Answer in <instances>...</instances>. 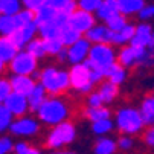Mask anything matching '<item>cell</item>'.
I'll list each match as a JSON object with an SVG mask.
<instances>
[{"instance_id":"obj_1","label":"cell","mask_w":154,"mask_h":154,"mask_svg":"<svg viewBox=\"0 0 154 154\" xmlns=\"http://www.w3.org/2000/svg\"><path fill=\"white\" fill-rule=\"evenodd\" d=\"M70 115L72 110L69 102L58 96H48L46 101L35 112V118L38 119V122L49 128L66 121H70Z\"/></svg>"},{"instance_id":"obj_2","label":"cell","mask_w":154,"mask_h":154,"mask_svg":"<svg viewBox=\"0 0 154 154\" xmlns=\"http://www.w3.org/2000/svg\"><path fill=\"white\" fill-rule=\"evenodd\" d=\"M38 84L48 96H61L69 90V72L57 66H46L38 72Z\"/></svg>"},{"instance_id":"obj_3","label":"cell","mask_w":154,"mask_h":154,"mask_svg":"<svg viewBox=\"0 0 154 154\" xmlns=\"http://www.w3.org/2000/svg\"><path fill=\"white\" fill-rule=\"evenodd\" d=\"M113 124H115V128L121 133V136L133 137L136 134H140L145 130V124L142 121L139 110L133 105L119 107L115 112Z\"/></svg>"},{"instance_id":"obj_4","label":"cell","mask_w":154,"mask_h":154,"mask_svg":"<svg viewBox=\"0 0 154 154\" xmlns=\"http://www.w3.org/2000/svg\"><path fill=\"white\" fill-rule=\"evenodd\" d=\"M76 136H78L76 125L72 121H66L63 124H58L49 128L48 134L45 137V145L46 148L52 151L63 149V148H67L69 145H72L76 140Z\"/></svg>"},{"instance_id":"obj_5","label":"cell","mask_w":154,"mask_h":154,"mask_svg":"<svg viewBox=\"0 0 154 154\" xmlns=\"http://www.w3.org/2000/svg\"><path fill=\"white\" fill-rule=\"evenodd\" d=\"M67 72H69V89H72L79 95H89L90 92H93V87L96 84L93 81V73L87 61L82 64L70 66Z\"/></svg>"},{"instance_id":"obj_6","label":"cell","mask_w":154,"mask_h":154,"mask_svg":"<svg viewBox=\"0 0 154 154\" xmlns=\"http://www.w3.org/2000/svg\"><path fill=\"white\" fill-rule=\"evenodd\" d=\"M116 63V49L112 45H92L87 64L90 66V69L98 70L105 75L107 69L112 67Z\"/></svg>"},{"instance_id":"obj_7","label":"cell","mask_w":154,"mask_h":154,"mask_svg":"<svg viewBox=\"0 0 154 154\" xmlns=\"http://www.w3.org/2000/svg\"><path fill=\"white\" fill-rule=\"evenodd\" d=\"M8 70L11 72V75H20V76H32L34 79L38 78V61L29 55L25 49L17 51V54L14 55V58L8 63Z\"/></svg>"},{"instance_id":"obj_8","label":"cell","mask_w":154,"mask_h":154,"mask_svg":"<svg viewBox=\"0 0 154 154\" xmlns=\"http://www.w3.org/2000/svg\"><path fill=\"white\" fill-rule=\"evenodd\" d=\"M41 131V124L34 115H25L20 118H14L11 127H9V136L11 137H20V139H32L37 137Z\"/></svg>"},{"instance_id":"obj_9","label":"cell","mask_w":154,"mask_h":154,"mask_svg":"<svg viewBox=\"0 0 154 154\" xmlns=\"http://www.w3.org/2000/svg\"><path fill=\"white\" fill-rule=\"evenodd\" d=\"M66 23H67L72 29H75L78 34L84 35L85 32H89L95 25H96V18L93 14H89L85 11H81V9H75L69 17L66 20Z\"/></svg>"},{"instance_id":"obj_10","label":"cell","mask_w":154,"mask_h":154,"mask_svg":"<svg viewBox=\"0 0 154 154\" xmlns=\"http://www.w3.org/2000/svg\"><path fill=\"white\" fill-rule=\"evenodd\" d=\"M90 43L87 41L84 37H81L78 41H75L73 45H70L69 48H66V54H67V61L70 66H76V64H82L89 58V52H90Z\"/></svg>"},{"instance_id":"obj_11","label":"cell","mask_w":154,"mask_h":154,"mask_svg":"<svg viewBox=\"0 0 154 154\" xmlns=\"http://www.w3.org/2000/svg\"><path fill=\"white\" fill-rule=\"evenodd\" d=\"M143 51L145 49H137V48H133L130 45L122 46L119 51H116V63L127 70L130 67H137Z\"/></svg>"},{"instance_id":"obj_12","label":"cell","mask_w":154,"mask_h":154,"mask_svg":"<svg viewBox=\"0 0 154 154\" xmlns=\"http://www.w3.org/2000/svg\"><path fill=\"white\" fill-rule=\"evenodd\" d=\"M3 105L8 112L12 115V118H20L29 115V105H28V99L23 95H18L11 92L9 96L3 101Z\"/></svg>"},{"instance_id":"obj_13","label":"cell","mask_w":154,"mask_h":154,"mask_svg":"<svg viewBox=\"0 0 154 154\" xmlns=\"http://www.w3.org/2000/svg\"><path fill=\"white\" fill-rule=\"evenodd\" d=\"M66 20H67V18L58 12L57 18L48 21V23H45V25H38V26H37V35H38V38H41V40L58 38L60 29H61L63 25L66 23Z\"/></svg>"},{"instance_id":"obj_14","label":"cell","mask_w":154,"mask_h":154,"mask_svg":"<svg viewBox=\"0 0 154 154\" xmlns=\"http://www.w3.org/2000/svg\"><path fill=\"white\" fill-rule=\"evenodd\" d=\"M152 32H154V29L149 23L140 21L139 25L134 26V35H133V40H131L130 46L137 48V49H148Z\"/></svg>"},{"instance_id":"obj_15","label":"cell","mask_w":154,"mask_h":154,"mask_svg":"<svg viewBox=\"0 0 154 154\" xmlns=\"http://www.w3.org/2000/svg\"><path fill=\"white\" fill-rule=\"evenodd\" d=\"M37 37V23L23 26V28H17L15 32L9 37L11 41L14 43V46L17 48V51H21L28 46V43L32 41Z\"/></svg>"},{"instance_id":"obj_16","label":"cell","mask_w":154,"mask_h":154,"mask_svg":"<svg viewBox=\"0 0 154 154\" xmlns=\"http://www.w3.org/2000/svg\"><path fill=\"white\" fill-rule=\"evenodd\" d=\"M112 35L113 32L104 23H96L89 32L84 34V38L90 45H112Z\"/></svg>"},{"instance_id":"obj_17","label":"cell","mask_w":154,"mask_h":154,"mask_svg":"<svg viewBox=\"0 0 154 154\" xmlns=\"http://www.w3.org/2000/svg\"><path fill=\"white\" fill-rule=\"evenodd\" d=\"M8 81L11 85V92L23 96H28L29 92L34 89V85L37 84V81L32 76H20V75H11Z\"/></svg>"},{"instance_id":"obj_18","label":"cell","mask_w":154,"mask_h":154,"mask_svg":"<svg viewBox=\"0 0 154 154\" xmlns=\"http://www.w3.org/2000/svg\"><path fill=\"white\" fill-rule=\"evenodd\" d=\"M98 95L102 101V104L105 107H108L110 104H113L118 98H119V87L108 82V81H102L98 84Z\"/></svg>"},{"instance_id":"obj_19","label":"cell","mask_w":154,"mask_h":154,"mask_svg":"<svg viewBox=\"0 0 154 154\" xmlns=\"http://www.w3.org/2000/svg\"><path fill=\"white\" fill-rule=\"evenodd\" d=\"M145 3H146L145 0H116L118 12L121 15L127 17V18L133 17V15H137Z\"/></svg>"},{"instance_id":"obj_20","label":"cell","mask_w":154,"mask_h":154,"mask_svg":"<svg viewBox=\"0 0 154 154\" xmlns=\"http://www.w3.org/2000/svg\"><path fill=\"white\" fill-rule=\"evenodd\" d=\"M137 110L142 116L145 127H152L154 125V95L152 93L146 95L140 101V105H139Z\"/></svg>"},{"instance_id":"obj_21","label":"cell","mask_w":154,"mask_h":154,"mask_svg":"<svg viewBox=\"0 0 154 154\" xmlns=\"http://www.w3.org/2000/svg\"><path fill=\"white\" fill-rule=\"evenodd\" d=\"M134 26L133 23H128L118 32H113L112 35V46H128L131 40H133V35H134Z\"/></svg>"},{"instance_id":"obj_22","label":"cell","mask_w":154,"mask_h":154,"mask_svg":"<svg viewBox=\"0 0 154 154\" xmlns=\"http://www.w3.org/2000/svg\"><path fill=\"white\" fill-rule=\"evenodd\" d=\"M46 98H48V93H46L45 89H43V87L37 82V84L34 85V89L29 92V95L26 96L28 105H29V112L35 113L37 110L40 108V105L46 101Z\"/></svg>"},{"instance_id":"obj_23","label":"cell","mask_w":154,"mask_h":154,"mask_svg":"<svg viewBox=\"0 0 154 154\" xmlns=\"http://www.w3.org/2000/svg\"><path fill=\"white\" fill-rule=\"evenodd\" d=\"M116 151H118L116 139L110 137V136L98 137L93 143V148H92L93 154H115Z\"/></svg>"},{"instance_id":"obj_24","label":"cell","mask_w":154,"mask_h":154,"mask_svg":"<svg viewBox=\"0 0 154 154\" xmlns=\"http://www.w3.org/2000/svg\"><path fill=\"white\" fill-rule=\"evenodd\" d=\"M127 76H128V70L124 69L122 66H119L118 63H115L112 67H108L107 72H105V75H104L105 81L112 82V84H115L118 87L127 81Z\"/></svg>"},{"instance_id":"obj_25","label":"cell","mask_w":154,"mask_h":154,"mask_svg":"<svg viewBox=\"0 0 154 154\" xmlns=\"http://www.w3.org/2000/svg\"><path fill=\"white\" fill-rule=\"evenodd\" d=\"M112 110H110L108 107L102 105V107H96V108H84V118L89 121L90 124L93 122H98V121H104V119H112Z\"/></svg>"},{"instance_id":"obj_26","label":"cell","mask_w":154,"mask_h":154,"mask_svg":"<svg viewBox=\"0 0 154 154\" xmlns=\"http://www.w3.org/2000/svg\"><path fill=\"white\" fill-rule=\"evenodd\" d=\"M118 12V5H116V0H102V3L99 5L98 11L95 12V18L99 20L101 23L107 18H110L112 15H115Z\"/></svg>"},{"instance_id":"obj_27","label":"cell","mask_w":154,"mask_h":154,"mask_svg":"<svg viewBox=\"0 0 154 154\" xmlns=\"http://www.w3.org/2000/svg\"><path fill=\"white\" fill-rule=\"evenodd\" d=\"M17 54V48L11 41L9 37H0V61H3L6 66Z\"/></svg>"},{"instance_id":"obj_28","label":"cell","mask_w":154,"mask_h":154,"mask_svg":"<svg viewBox=\"0 0 154 154\" xmlns=\"http://www.w3.org/2000/svg\"><path fill=\"white\" fill-rule=\"evenodd\" d=\"M34 14H35V23H37V26H38V25H45V23H48V21L57 18L58 11L54 9L49 3H45L43 6H40Z\"/></svg>"},{"instance_id":"obj_29","label":"cell","mask_w":154,"mask_h":154,"mask_svg":"<svg viewBox=\"0 0 154 154\" xmlns=\"http://www.w3.org/2000/svg\"><path fill=\"white\" fill-rule=\"evenodd\" d=\"M82 35L78 34L75 29H72L67 23H64L63 28L60 29V34H58V40L63 43V46L64 48H69L70 45H73L75 41H78Z\"/></svg>"},{"instance_id":"obj_30","label":"cell","mask_w":154,"mask_h":154,"mask_svg":"<svg viewBox=\"0 0 154 154\" xmlns=\"http://www.w3.org/2000/svg\"><path fill=\"white\" fill-rule=\"evenodd\" d=\"M46 3H49L54 9H57L66 18L76 9V2L75 0H48Z\"/></svg>"},{"instance_id":"obj_31","label":"cell","mask_w":154,"mask_h":154,"mask_svg":"<svg viewBox=\"0 0 154 154\" xmlns=\"http://www.w3.org/2000/svg\"><path fill=\"white\" fill-rule=\"evenodd\" d=\"M92 125V133L98 137H104V136H110V133L115 130V124L113 119H104V121H98L90 124Z\"/></svg>"},{"instance_id":"obj_32","label":"cell","mask_w":154,"mask_h":154,"mask_svg":"<svg viewBox=\"0 0 154 154\" xmlns=\"http://www.w3.org/2000/svg\"><path fill=\"white\" fill-rule=\"evenodd\" d=\"M25 51H26L29 55H32L37 61H38V60H43V58L46 57L45 48H43V40L38 38V37H35L32 41L28 43V46L25 48Z\"/></svg>"},{"instance_id":"obj_33","label":"cell","mask_w":154,"mask_h":154,"mask_svg":"<svg viewBox=\"0 0 154 154\" xmlns=\"http://www.w3.org/2000/svg\"><path fill=\"white\" fill-rule=\"evenodd\" d=\"M17 29L12 15H0V37H11Z\"/></svg>"},{"instance_id":"obj_34","label":"cell","mask_w":154,"mask_h":154,"mask_svg":"<svg viewBox=\"0 0 154 154\" xmlns=\"http://www.w3.org/2000/svg\"><path fill=\"white\" fill-rule=\"evenodd\" d=\"M14 20H15L17 28H23V26H28V25L35 23V14H34V11H29V9L21 8V9L14 15Z\"/></svg>"},{"instance_id":"obj_35","label":"cell","mask_w":154,"mask_h":154,"mask_svg":"<svg viewBox=\"0 0 154 154\" xmlns=\"http://www.w3.org/2000/svg\"><path fill=\"white\" fill-rule=\"evenodd\" d=\"M21 8L20 0H0V15H15Z\"/></svg>"},{"instance_id":"obj_36","label":"cell","mask_w":154,"mask_h":154,"mask_svg":"<svg viewBox=\"0 0 154 154\" xmlns=\"http://www.w3.org/2000/svg\"><path fill=\"white\" fill-rule=\"evenodd\" d=\"M127 23H128V18L124 17V15H121L119 12H116L115 15H112L110 18H107V20L104 21V25H105L110 31H112V32H118V31H121Z\"/></svg>"},{"instance_id":"obj_37","label":"cell","mask_w":154,"mask_h":154,"mask_svg":"<svg viewBox=\"0 0 154 154\" xmlns=\"http://www.w3.org/2000/svg\"><path fill=\"white\" fill-rule=\"evenodd\" d=\"M43 48H45L46 57H55L64 49L63 43L58 38H51V40H43Z\"/></svg>"},{"instance_id":"obj_38","label":"cell","mask_w":154,"mask_h":154,"mask_svg":"<svg viewBox=\"0 0 154 154\" xmlns=\"http://www.w3.org/2000/svg\"><path fill=\"white\" fill-rule=\"evenodd\" d=\"M12 154H43V151L35 146V145H31L29 142L26 140H18L14 143V151Z\"/></svg>"},{"instance_id":"obj_39","label":"cell","mask_w":154,"mask_h":154,"mask_svg":"<svg viewBox=\"0 0 154 154\" xmlns=\"http://www.w3.org/2000/svg\"><path fill=\"white\" fill-rule=\"evenodd\" d=\"M12 121H14L12 115L5 108L3 104H0V136H2V134H8Z\"/></svg>"},{"instance_id":"obj_40","label":"cell","mask_w":154,"mask_h":154,"mask_svg":"<svg viewBox=\"0 0 154 154\" xmlns=\"http://www.w3.org/2000/svg\"><path fill=\"white\" fill-rule=\"evenodd\" d=\"M75 2H76V8L78 9L95 15V12L98 11L99 5L102 3V0H75Z\"/></svg>"},{"instance_id":"obj_41","label":"cell","mask_w":154,"mask_h":154,"mask_svg":"<svg viewBox=\"0 0 154 154\" xmlns=\"http://www.w3.org/2000/svg\"><path fill=\"white\" fill-rule=\"evenodd\" d=\"M14 139L9 134L0 136V154H12L14 151Z\"/></svg>"},{"instance_id":"obj_42","label":"cell","mask_w":154,"mask_h":154,"mask_svg":"<svg viewBox=\"0 0 154 154\" xmlns=\"http://www.w3.org/2000/svg\"><path fill=\"white\" fill-rule=\"evenodd\" d=\"M116 146H118V149H121L124 152L131 151L134 148V139L130 137V136H119L116 139Z\"/></svg>"},{"instance_id":"obj_43","label":"cell","mask_w":154,"mask_h":154,"mask_svg":"<svg viewBox=\"0 0 154 154\" xmlns=\"http://www.w3.org/2000/svg\"><path fill=\"white\" fill-rule=\"evenodd\" d=\"M137 17L143 23H148L149 20H152L154 18V3H145L140 12L137 14Z\"/></svg>"},{"instance_id":"obj_44","label":"cell","mask_w":154,"mask_h":154,"mask_svg":"<svg viewBox=\"0 0 154 154\" xmlns=\"http://www.w3.org/2000/svg\"><path fill=\"white\" fill-rule=\"evenodd\" d=\"M102 105L104 104H102V101H101L96 90H93V92H90L89 95H87V98H85V107L87 108H96V107H102Z\"/></svg>"},{"instance_id":"obj_45","label":"cell","mask_w":154,"mask_h":154,"mask_svg":"<svg viewBox=\"0 0 154 154\" xmlns=\"http://www.w3.org/2000/svg\"><path fill=\"white\" fill-rule=\"evenodd\" d=\"M9 93H11L9 81H8V78L2 76L0 78V104H3V101L9 96Z\"/></svg>"},{"instance_id":"obj_46","label":"cell","mask_w":154,"mask_h":154,"mask_svg":"<svg viewBox=\"0 0 154 154\" xmlns=\"http://www.w3.org/2000/svg\"><path fill=\"white\" fill-rule=\"evenodd\" d=\"M142 133H143V136H142L143 143H145L149 149H154V125H152V127H146Z\"/></svg>"},{"instance_id":"obj_47","label":"cell","mask_w":154,"mask_h":154,"mask_svg":"<svg viewBox=\"0 0 154 154\" xmlns=\"http://www.w3.org/2000/svg\"><path fill=\"white\" fill-rule=\"evenodd\" d=\"M21 2V6H23L25 9H29V11H37L40 6H43L48 0H20Z\"/></svg>"},{"instance_id":"obj_48","label":"cell","mask_w":154,"mask_h":154,"mask_svg":"<svg viewBox=\"0 0 154 154\" xmlns=\"http://www.w3.org/2000/svg\"><path fill=\"white\" fill-rule=\"evenodd\" d=\"M57 60H58L60 63H66V61H67V54H66V48L57 55Z\"/></svg>"},{"instance_id":"obj_49","label":"cell","mask_w":154,"mask_h":154,"mask_svg":"<svg viewBox=\"0 0 154 154\" xmlns=\"http://www.w3.org/2000/svg\"><path fill=\"white\" fill-rule=\"evenodd\" d=\"M49 154H78L72 149H57V151H51Z\"/></svg>"},{"instance_id":"obj_50","label":"cell","mask_w":154,"mask_h":154,"mask_svg":"<svg viewBox=\"0 0 154 154\" xmlns=\"http://www.w3.org/2000/svg\"><path fill=\"white\" fill-rule=\"evenodd\" d=\"M148 51L152 54L154 57V32H152V37H151V41H149V46H148Z\"/></svg>"},{"instance_id":"obj_51","label":"cell","mask_w":154,"mask_h":154,"mask_svg":"<svg viewBox=\"0 0 154 154\" xmlns=\"http://www.w3.org/2000/svg\"><path fill=\"white\" fill-rule=\"evenodd\" d=\"M6 69H8V67H6V64H5L3 61H0V78L3 76V73L6 72Z\"/></svg>"},{"instance_id":"obj_52","label":"cell","mask_w":154,"mask_h":154,"mask_svg":"<svg viewBox=\"0 0 154 154\" xmlns=\"http://www.w3.org/2000/svg\"><path fill=\"white\" fill-rule=\"evenodd\" d=\"M152 95H154V87H152Z\"/></svg>"}]
</instances>
